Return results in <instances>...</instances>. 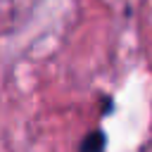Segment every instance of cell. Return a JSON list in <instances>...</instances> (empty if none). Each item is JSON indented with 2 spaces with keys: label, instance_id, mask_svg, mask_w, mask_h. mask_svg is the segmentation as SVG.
I'll return each mask as SVG.
<instances>
[{
  "label": "cell",
  "instance_id": "6da1fadb",
  "mask_svg": "<svg viewBox=\"0 0 152 152\" xmlns=\"http://www.w3.org/2000/svg\"><path fill=\"white\" fill-rule=\"evenodd\" d=\"M104 147H107L104 133H102V131H90V133L81 140L78 152H104Z\"/></svg>",
  "mask_w": 152,
  "mask_h": 152
}]
</instances>
